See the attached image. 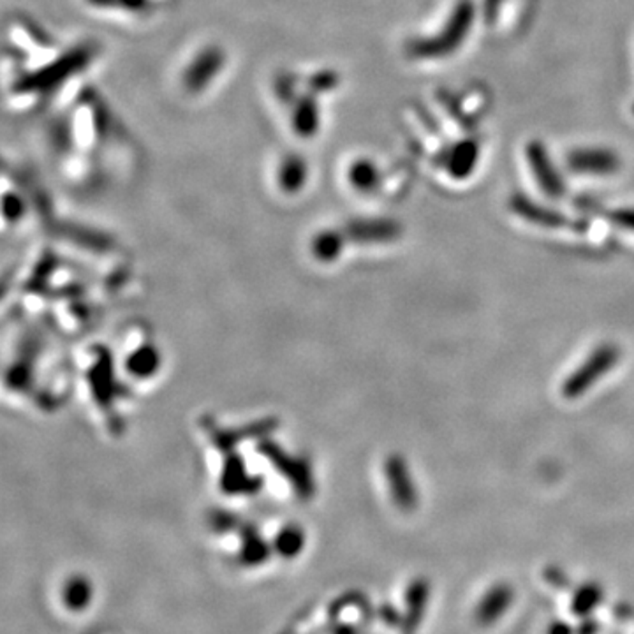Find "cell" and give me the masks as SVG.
I'll return each instance as SVG.
<instances>
[{"instance_id": "1", "label": "cell", "mask_w": 634, "mask_h": 634, "mask_svg": "<svg viewBox=\"0 0 634 634\" xmlns=\"http://www.w3.org/2000/svg\"><path fill=\"white\" fill-rule=\"evenodd\" d=\"M474 4L471 0H461L439 34L427 39H418L409 46L411 55L416 58H442L453 54L469 35L474 24Z\"/></svg>"}, {"instance_id": "2", "label": "cell", "mask_w": 634, "mask_h": 634, "mask_svg": "<svg viewBox=\"0 0 634 634\" xmlns=\"http://www.w3.org/2000/svg\"><path fill=\"white\" fill-rule=\"evenodd\" d=\"M94 52L88 46H78L74 50H69L67 54L52 60L50 64L43 65L35 73H30L22 76L13 84V94L18 95H30V94H41L55 90L62 82L71 78L80 69L87 67Z\"/></svg>"}, {"instance_id": "3", "label": "cell", "mask_w": 634, "mask_h": 634, "mask_svg": "<svg viewBox=\"0 0 634 634\" xmlns=\"http://www.w3.org/2000/svg\"><path fill=\"white\" fill-rule=\"evenodd\" d=\"M620 358V347L613 342H603L594 347L589 352V356L562 382V397H566L568 401H577L583 397L590 388H594L605 375L617 367Z\"/></svg>"}, {"instance_id": "4", "label": "cell", "mask_w": 634, "mask_h": 634, "mask_svg": "<svg viewBox=\"0 0 634 634\" xmlns=\"http://www.w3.org/2000/svg\"><path fill=\"white\" fill-rule=\"evenodd\" d=\"M226 65V54L217 45H208L202 48L187 64L182 74V87L191 95L203 94L210 87Z\"/></svg>"}, {"instance_id": "5", "label": "cell", "mask_w": 634, "mask_h": 634, "mask_svg": "<svg viewBox=\"0 0 634 634\" xmlns=\"http://www.w3.org/2000/svg\"><path fill=\"white\" fill-rule=\"evenodd\" d=\"M384 472L393 502L402 511H414L418 506V489L404 457L391 455L384 463Z\"/></svg>"}, {"instance_id": "6", "label": "cell", "mask_w": 634, "mask_h": 634, "mask_svg": "<svg viewBox=\"0 0 634 634\" xmlns=\"http://www.w3.org/2000/svg\"><path fill=\"white\" fill-rule=\"evenodd\" d=\"M527 163L534 174L540 189L550 198H560L566 193V185L555 164L548 155L545 144L532 142L527 144Z\"/></svg>"}, {"instance_id": "7", "label": "cell", "mask_w": 634, "mask_h": 634, "mask_svg": "<svg viewBox=\"0 0 634 634\" xmlns=\"http://www.w3.org/2000/svg\"><path fill=\"white\" fill-rule=\"evenodd\" d=\"M568 166L573 173L606 176V174L619 172L620 161L617 154L608 148L587 146V148H577L570 152Z\"/></svg>"}, {"instance_id": "8", "label": "cell", "mask_w": 634, "mask_h": 634, "mask_svg": "<svg viewBox=\"0 0 634 634\" xmlns=\"http://www.w3.org/2000/svg\"><path fill=\"white\" fill-rule=\"evenodd\" d=\"M291 129L302 140L314 138L321 129V110L317 95L303 92L291 104Z\"/></svg>"}, {"instance_id": "9", "label": "cell", "mask_w": 634, "mask_h": 634, "mask_svg": "<svg viewBox=\"0 0 634 634\" xmlns=\"http://www.w3.org/2000/svg\"><path fill=\"white\" fill-rule=\"evenodd\" d=\"M511 208L521 219L543 228H566L568 224V219L562 213L547 208L540 203L532 202L525 194H515L511 198Z\"/></svg>"}, {"instance_id": "10", "label": "cell", "mask_w": 634, "mask_h": 634, "mask_svg": "<svg viewBox=\"0 0 634 634\" xmlns=\"http://www.w3.org/2000/svg\"><path fill=\"white\" fill-rule=\"evenodd\" d=\"M309 178V164L302 154L289 152L286 154L277 168V185L286 194H298L305 185Z\"/></svg>"}, {"instance_id": "11", "label": "cell", "mask_w": 634, "mask_h": 634, "mask_svg": "<svg viewBox=\"0 0 634 634\" xmlns=\"http://www.w3.org/2000/svg\"><path fill=\"white\" fill-rule=\"evenodd\" d=\"M480 159V146L474 140H463L450 150L446 157L448 173L457 180H463L474 172Z\"/></svg>"}, {"instance_id": "12", "label": "cell", "mask_w": 634, "mask_h": 634, "mask_svg": "<svg viewBox=\"0 0 634 634\" xmlns=\"http://www.w3.org/2000/svg\"><path fill=\"white\" fill-rule=\"evenodd\" d=\"M94 599V585L87 577H71L62 587V603L71 613L85 611Z\"/></svg>"}, {"instance_id": "13", "label": "cell", "mask_w": 634, "mask_h": 634, "mask_svg": "<svg viewBox=\"0 0 634 634\" xmlns=\"http://www.w3.org/2000/svg\"><path fill=\"white\" fill-rule=\"evenodd\" d=\"M347 180L349 185L354 187L358 193L371 194L381 185V172L375 166L374 161L362 157L351 163L347 170Z\"/></svg>"}, {"instance_id": "14", "label": "cell", "mask_w": 634, "mask_h": 634, "mask_svg": "<svg viewBox=\"0 0 634 634\" xmlns=\"http://www.w3.org/2000/svg\"><path fill=\"white\" fill-rule=\"evenodd\" d=\"M399 233H401V226L386 219L360 221L351 230V234H354L362 242H390L397 238Z\"/></svg>"}, {"instance_id": "15", "label": "cell", "mask_w": 634, "mask_h": 634, "mask_svg": "<svg viewBox=\"0 0 634 634\" xmlns=\"http://www.w3.org/2000/svg\"><path fill=\"white\" fill-rule=\"evenodd\" d=\"M339 84H341V76H339V73H335L332 69H319L305 80L307 92H311L314 95L332 92L333 88L339 87Z\"/></svg>"}, {"instance_id": "16", "label": "cell", "mask_w": 634, "mask_h": 634, "mask_svg": "<svg viewBox=\"0 0 634 634\" xmlns=\"http://www.w3.org/2000/svg\"><path fill=\"white\" fill-rule=\"evenodd\" d=\"M273 90H275V95L281 103L288 104L291 106L296 99H298V78L289 73V71H282L275 76V82H273Z\"/></svg>"}, {"instance_id": "17", "label": "cell", "mask_w": 634, "mask_h": 634, "mask_svg": "<svg viewBox=\"0 0 634 634\" xmlns=\"http://www.w3.org/2000/svg\"><path fill=\"white\" fill-rule=\"evenodd\" d=\"M303 547V534L298 529H286L279 534L275 548L282 557H296Z\"/></svg>"}, {"instance_id": "18", "label": "cell", "mask_w": 634, "mask_h": 634, "mask_svg": "<svg viewBox=\"0 0 634 634\" xmlns=\"http://www.w3.org/2000/svg\"><path fill=\"white\" fill-rule=\"evenodd\" d=\"M316 247L317 253H321L324 258L337 256V253L342 249V236L333 231H324L317 236Z\"/></svg>"}, {"instance_id": "19", "label": "cell", "mask_w": 634, "mask_h": 634, "mask_svg": "<svg viewBox=\"0 0 634 634\" xmlns=\"http://www.w3.org/2000/svg\"><path fill=\"white\" fill-rule=\"evenodd\" d=\"M609 221L622 228V230L633 231L634 233V208H620V210H613L608 213Z\"/></svg>"}, {"instance_id": "20", "label": "cell", "mask_w": 634, "mask_h": 634, "mask_svg": "<svg viewBox=\"0 0 634 634\" xmlns=\"http://www.w3.org/2000/svg\"><path fill=\"white\" fill-rule=\"evenodd\" d=\"M4 213L5 217L18 219L24 213V202L16 194H5L4 198Z\"/></svg>"}, {"instance_id": "21", "label": "cell", "mask_w": 634, "mask_h": 634, "mask_svg": "<svg viewBox=\"0 0 634 634\" xmlns=\"http://www.w3.org/2000/svg\"><path fill=\"white\" fill-rule=\"evenodd\" d=\"M90 5L99 7V9H118L122 7L120 0H87Z\"/></svg>"}, {"instance_id": "22", "label": "cell", "mask_w": 634, "mask_h": 634, "mask_svg": "<svg viewBox=\"0 0 634 634\" xmlns=\"http://www.w3.org/2000/svg\"><path fill=\"white\" fill-rule=\"evenodd\" d=\"M499 5H500V0H487L485 2V16L489 22H493L495 16H497V11H499Z\"/></svg>"}, {"instance_id": "23", "label": "cell", "mask_w": 634, "mask_h": 634, "mask_svg": "<svg viewBox=\"0 0 634 634\" xmlns=\"http://www.w3.org/2000/svg\"><path fill=\"white\" fill-rule=\"evenodd\" d=\"M122 2V7L124 9H129V11H144L146 7V4L150 0H120Z\"/></svg>"}, {"instance_id": "24", "label": "cell", "mask_w": 634, "mask_h": 634, "mask_svg": "<svg viewBox=\"0 0 634 634\" xmlns=\"http://www.w3.org/2000/svg\"><path fill=\"white\" fill-rule=\"evenodd\" d=\"M633 110H634V108H633Z\"/></svg>"}]
</instances>
